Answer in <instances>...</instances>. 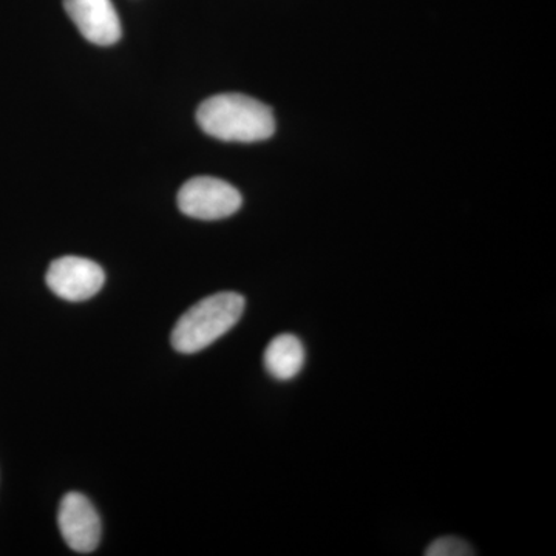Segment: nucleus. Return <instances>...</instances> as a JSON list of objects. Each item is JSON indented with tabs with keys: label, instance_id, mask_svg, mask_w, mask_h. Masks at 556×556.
Listing matches in <instances>:
<instances>
[{
	"label": "nucleus",
	"instance_id": "obj_1",
	"mask_svg": "<svg viewBox=\"0 0 556 556\" xmlns=\"http://www.w3.org/2000/svg\"><path fill=\"white\" fill-rule=\"evenodd\" d=\"M197 123L208 137L229 142L265 141L276 131L268 105L237 93L208 98L197 110Z\"/></svg>",
	"mask_w": 556,
	"mask_h": 556
},
{
	"label": "nucleus",
	"instance_id": "obj_2",
	"mask_svg": "<svg viewBox=\"0 0 556 556\" xmlns=\"http://www.w3.org/2000/svg\"><path fill=\"white\" fill-rule=\"evenodd\" d=\"M244 298L237 292H218L200 300L182 314L172 331V346L182 354L199 353L239 324Z\"/></svg>",
	"mask_w": 556,
	"mask_h": 556
},
{
	"label": "nucleus",
	"instance_id": "obj_3",
	"mask_svg": "<svg viewBox=\"0 0 556 556\" xmlns=\"http://www.w3.org/2000/svg\"><path fill=\"white\" fill-rule=\"evenodd\" d=\"M239 190L229 182L214 177L189 179L178 192V207L190 218L223 219L236 214L241 207Z\"/></svg>",
	"mask_w": 556,
	"mask_h": 556
},
{
	"label": "nucleus",
	"instance_id": "obj_4",
	"mask_svg": "<svg viewBox=\"0 0 556 556\" xmlns=\"http://www.w3.org/2000/svg\"><path fill=\"white\" fill-rule=\"evenodd\" d=\"M46 281L58 298L67 302H84L101 291L105 274L98 263L89 258L62 257L51 263Z\"/></svg>",
	"mask_w": 556,
	"mask_h": 556
},
{
	"label": "nucleus",
	"instance_id": "obj_5",
	"mask_svg": "<svg viewBox=\"0 0 556 556\" xmlns=\"http://www.w3.org/2000/svg\"><path fill=\"white\" fill-rule=\"evenodd\" d=\"M58 525L62 538L72 551L91 554L100 546V515L93 504L80 493L72 492L62 497Z\"/></svg>",
	"mask_w": 556,
	"mask_h": 556
},
{
	"label": "nucleus",
	"instance_id": "obj_6",
	"mask_svg": "<svg viewBox=\"0 0 556 556\" xmlns=\"http://www.w3.org/2000/svg\"><path fill=\"white\" fill-rule=\"evenodd\" d=\"M70 20L89 42L109 47L121 38V22L112 0H64Z\"/></svg>",
	"mask_w": 556,
	"mask_h": 556
},
{
	"label": "nucleus",
	"instance_id": "obj_7",
	"mask_svg": "<svg viewBox=\"0 0 556 556\" xmlns=\"http://www.w3.org/2000/svg\"><path fill=\"white\" fill-rule=\"evenodd\" d=\"M266 371L278 380H291L305 365V346L298 336L281 334L270 340L263 356Z\"/></svg>",
	"mask_w": 556,
	"mask_h": 556
},
{
	"label": "nucleus",
	"instance_id": "obj_8",
	"mask_svg": "<svg viewBox=\"0 0 556 556\" xmlns=\"http://www.w3.org/2000/svg\"><path fill=\"white\" fill-rule=\"evenodd\" d=\"M427 556H473L475 551L467 541L457 536H442L434 540L426 551Z\"/></svg>",
	"mask_w": 556,
	"mask_h": 556
}]
</instances>
